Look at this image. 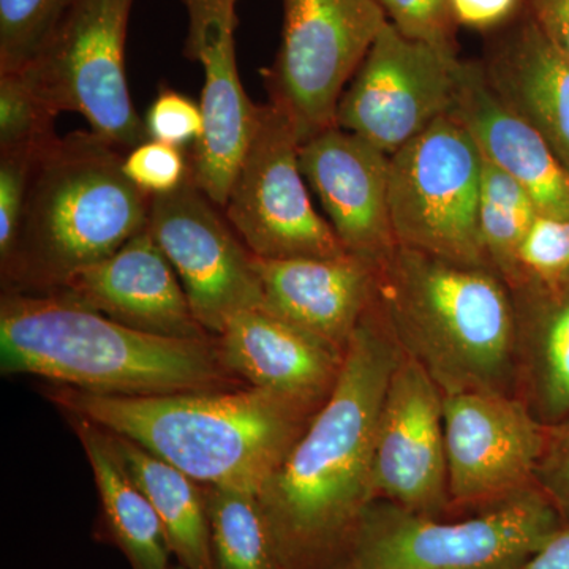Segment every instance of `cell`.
<instances>
[{
  "mask_svg": "<svg viewBox=\"0 0 569 569\" xmlns=\"http://www.w3.org/2000/svg\"><path fill=\"white\" fill-rule=\"evenodd\" d=\"M400 358L402 350L372 301L335 391L258 493L283 569L328 567L376 500L378 417Z\"/></svg>",
  "mask_w": 569,
  "mask_h": 569,
  "instance_id": "obj_1",
  "label": "cell"
},
{
  "mask_svg": "<svg viewBox=\"0 0 569 569\" xmlns=\"http://www.w3.org/2000/svg\"><path fill=\"white\" fill-rule=\"evenodd\" d=\"M0 369L102 396L238 388L217 340L151 335L61 293L3 291Z\"/></svg>",
  "mask_w": 569,
  "mask_h": 569,
  "instance_id": "obj_2",
  "label": "cell"
},
{
  "mask_svg": "<svg viewBox=\"0 0 569 569\" xmlns=\"http://www.w3.org/2000/svg\"><path fill=\"white\" fill-rule=\"evenodd\" d=\"M71 417L129 438L204 488L260 493L318 410L253 387L162 396L61 388Z\"/></svg>",
  "mask_w": 569,
  "mask_h": 569,
  "instance_id": "obj_3",
  "label": "cell"
},
{
  "mask_svg": "<svg viewBox=\"0 0 569 569\" xmlns=\"http://www.w3.org/2000/svg\"><path fill=\"white\" fill-rule=\"evenodd\" d=\"M373 305L445 396L516 395L515 302L492 268L396 246L377 266Z\"/></svg>",
  "mask_w": 569,
  "mask_h": 569,
  "instance_id": "obj_4",
  "label": "cell"
},
{
  "mask_svg": "<svg viewBox=\"0 0 569 569\" xmlns=\"http://www.w3.org/2000/svg\"><path fill=\"white\" fill-rule=\"evenodd\" d=\"M122 163L121 149L91 130L59 137L37 157L13 247L0 263L6 291L59 290L148 227L151 197Z\"/></svg>",
  "mask_w": 569,
  "mask_h": 569,
  "instance_id": "obj_5",
  "label": "cell"
},
{
  "mask_svg": "<svg viewBox=\"0 0 569 569\" xmlns=\"http://www.w3.org/2000/svg\"><path fill=\"white\" fill-rule=\"evenodd\" d=\"M563 526L538 486L460 520L376 498L325 569L522 568Z\"/></svg>",
  "mask_w": 569,
  "mask_h": 569,
  "instance_id": "obj_6",
  "label": "cell"
},
{
  "mask_svg": "<svg viewBox=\"0 0 569 569\" xmlns=\"http://www.w3.org/2000/svg\"><path fill=\"white\" fill-rule=\"evenodd\" d=\"M481 170L477 142L451 114L389 156V213L397 246L492 268L479 228Z\"/></svg>",
  "mask_w": 569,
  "mask_h": 569,
  "instance_id": "obj_7",
  "label": "cell"
},
{
  "mask_svg": "<svg viewBox=\"0 0 569 569\" xmlns=\"http://www.w3.org/2000/svg\"><path fill=\"white\" fill-rule=\"evenodd\" d=\"M133 0H71L39 54L21 69L56 111L77 112L121 151L148 140L126 77Z\"/></svg>",
  "mask_w": 569,
  "mask_h": 569,
  "instance_id": "obj_8",
  "label": "cell"
},
{
  "mask_svg": "<svg viewBox=\"0 0 569 569\" xmlns=\"http://www.w3.org/2000/svg\"><path fill=\"white\" fill-rule=\"evenodd\" d=\"M388 22L378 0H283L282 43L263 78L301 144L336 127L340 97Z\"/></svg>",
  "mask_w": 569,
  "mask_h": 569,
  "instance_id": "obj_9",
  "label": "cell"
},
{
  "mask_svg": "<svg viewBox=\"0 0 569 569\" xmlns=\"http://www.w3.org/2000/svg\"><path fill=\"white\" fill-rule=\"evenodd\" d=\"M299 142L290 122L271 104L247 149L230 197L227 220L260 258H342L350 254L310 200Z\"/></svg>",
  "mask_w": 569,
  "mask_h": 569,
  "instance_id": "obj_10",
  "label": "cell"
},
{
  "mask_svg": "<svg viewBox=\"0 0 569 569\" xmlns=\"http://www.w3.org/2000/svg\"><path fill=\"white\" fill-rule=\"evenodd\" d=\"M463 61L385 26L337 107L336 126L388 156L452 111Z\"/></svg>",
  "mask_w": 569,
  "mask_h": 569,
  "instance_id": "obj_11",
  "label": "cell"
},
{
  "mask_svg": "<svg viewBox=\"0 0 569 569\" xmlns=\"http://www.w3.org/2000/svg\"><path fill=\"white\" fill-rule=\"evenodd\" d=\"M148 230L209 335L219 336L238 313L263 307L253 253L192 174L174 192L151 197Z\"/></svg>",
  "mask_w": 569,
  "mask_h": 569,
  "instance_id": "obj_12",
  "label": "cell"
},
{
  "mask_svg": "<svg viewBox=\"0 0 569 569\" xmlns=\"http://www.w3.org/2000/svg\"><path fill=\"white\" fill-rule=\"evenodd\" d=\"M443 417L452 511L486 508L537 486L548 426L518 396H445Z\"/></svg>",
  "mask_w": 569,
  "mask_h": 569,
  "instance_id": "obj_13",
  "label": "cell"
},
{
  "mask_svg": "<svg viewBox=\"0 0 569 569\" xmlns=\"http://www.w3.org/2000/svg\"><path fill=\"white\" fill-rule=\"evenodd\" d=\"M443 400L436 381L402 353L381 403L373 449L376 497L429 518L452 511Z\"/></svg>",
  "mask_w": 569,
  "mask_h": 569,
  "instance_id": "obj_14",
  "label": "cell"
},
{
  "mask_svg": "<svg viewBox=\"0 0 569 569\" xmlns=\"http://www.w3.org/2000/svg\"><path fill=\"white\" fill-rule=\"evenodd\" d=\"M189 11L186 54L203 66L200 108L204 130L190 153L192 178L212 203L224 208L252 141L261 104L242 88L236 62V3L183 0Z\"/></svg>",
  "mask_w": 569,
  "mask_h": 569,
  "instance_id": "obj_15",
  "label": "cell"
},
{
  "mask_svg": "<svg viewBox=\"0 0 569 569\" xmlns=\"http://www.w3.org/2000/svg\"><path fill=\"white\" fill-rule=\"evenodd\" d=\"M299 167L347 252L380 264L397 246L388 153L336 126L302 142Z\"/></svg>",
  "mask_w": 569,
  "mask_h": 569,
  "instance_id": "obj_16",
  "label": "cell"
},
{
  "mask_svg": "<svg viewBox=\"0 0 569 569\" xmlns=\"http://www.w3.org/2000/svg\"><path fill=\"white\" fill-rule=\"evenodd\" d=\"M51 293L151 335L211 339L148 227L110 257L78 269Z\"/></svg>",
  "mask_w": 569,
  "mask_h": 569,
  "instance_id": "obj_17",
  "label": "cell"
},
{
  "mask_svg": "<svg viewBox=\"0 0 569 569\" xmlns=\"http://www.w3.org/2000/svg\"><path fill=\"white\" fill-rule=\"evenodd\" d=\"M254 269L263 309L347 355L356 329L373 301L377 266L342 258H260Z\"/></svg>",
  "mask_w": 569,
  "mask_h": 569,
  "instance_id": "obj_18",
  "label": "cell"
},
{
  "mask_svg": "<svg viewBox=\"0 0 569 569\" xmlns=\"http://www.w3.org/2000/svg\"><path fill=\"white\" fill-rule=\"evenodd\" d=\"M216 340L234 377L316 410L335 391L346 361V356L263 307L231 318Z\"/></svg>",
  "mask_w": 569,
  "mask_h": 569,
  "instance_id": "obj_19",
  "label": "cell"
},
{
  "mask_svg": "<svg viewBox=\"0 0 569 569\" xmlns=\"http://www.w3.org/2000/svg\"><path fill=\"white\" fill-rule=\"evenodd\" d=\"M479 151L530 194L539 216L569 219V174L548 142L498 99L485 67L463 62L452 111Z\"/></svg>",
  "mask_w": 569,
  "mask_h": 569,
  "instance_id": "obj_20",
  "label": "cell"
},
{
  "mask_svg": "<svg viewBox=\"0 0 569 569\" xmlns=\"http://www.w3.org/2000/svg\"><path fill=\"white\" fill-rule=\"evenodd\" d=\"M516 396L545 426L569 419V272L511 288Z\"/></svg>",
  "mask_w": 569,
  "mask_h": 569,
  "instance_id": "obj_21",
  "label": "cell"
},
{
  "mask_svg": "<svg viewBox=\"0 0 569 569\" xmlns=\"http://www.w3.org/2000/svg\"><path fill=\"white\" fill-rule=\"evenodd\" d=\"M490 88L548 142L569 174V61L530 17L485 67Z\"/></svg>",
  "mask_w": 569,
  "mask_h": 569,
  "instance_id": "obj_22",
  "label": "cell"
},
{
  "mask_svg": "<svg viewBox=\"0 0 569 569\" xmlns=\"http://www.w3.org/2000/svg\"><path fill=\"white\" fill-rule=\"evenodd\" d=\"M73 418L112 541L133 569H170V546L151 501L138 488L111 447L107 430L84 418Z\"/></svg>",
  "mask_w": 569,
  "mask_h": 569,
  "instance_id": "obj_23",
  "label": "cell"
},
{
  "mask_svg": "<svg viewBox=\"0 0 569 569\" xmlns=\"http://www.w3.org/2000/svg\"><path fill=\"white\" fill-rule=\"evenodd\" d=\"M107 433L123 468L156 509L179 565L213 569L204 486L129 438Z\"/></svg>",
  "mask_w": 569,
  "mask_h": 569,
  "instance_id": "obj_24",
  "label": "cell"
},
{
  "mask_svg": "<svg viewBox=\"0 0 569 569\" xmlns=\"http://www.w3.org/2000/svg\"><path fill=\"white\" fill-rule=\"evenodd\" d=\"M538 216L527 190L482 156L479 228L490 264L509 290L522 282L520 247Z\"/></svg>",
  "mask_w": 569,
  "mask_h": 569,
  "instance_id": "obj_25",
  "label": "cell"
},
{
  "mask_svg": "<svg viewBox=\"0 0 569 569\" xmlns=\"http://www.w3.org/2000/svg\"><path fill=\"white\" fill-rule=\"evenodd\" d=\"M204 489L213 569H283L257 493Z\"/></svg>",
  "mask_w": 569,
  "mask_h": 569,
  "instance_id": "obj_26",
  "label": "cell"
},
{
  "mask_svg": "<svg viewBox=\"0 0 569 569\" xmlns=\"http://www.w3.org/2000/svg\"><path fill=\"white\" fill-rule=\"evenodd\" d=\"M58 116L24 71L0 73V152H43L59 138Z\"/></svg>",
  "mask_w": 569,
  "mask_h": 569,
  "instance_id": "obj_27",
  "label": "cell"
},
{
  "mask_svg": "<svg viewBox=\"0 0 569 569\" xmlns=\"http://www.w3.org/2000/svg\"><path fill=\"white\" fill-rule=\"evenodd\" d=\"M71 0H0V73L24 69L39 54Z\"/></svg>",
  "mask_w": 569,
  "mask_h": 569,
  "instance_id": "obj_28",
  "label": "cell"
},
{
  "mask_svg": "<svg viewBox=\"0 0 569 569\" xmlns=\"http://www.w3.org/2000/svg\"><path fill=\"white\" fill-rule=\"evenodd\" d=\"M123 173L149 197L174 192L192 174L190 157L183 148L144 140L123 153Z\"/></svg>",
  "mask_w": 569,
  "mask_h": 569,
  "instance_id": "obj_29",
  "label": "cell"
},
{
  "mask_svg": "<svg viewBox=\"0 0 569 569\" xmlns=\"http://www.w3.org/2000/svg\"><path fill=\"white\" fill-rule=\"evenodd\" d=\"M378 3L389 22L407 39L456 52L458 22L452 14L451 0H378Z\"/></svg>",
  "mask_w": 569,
  "mask_h": 569,
  "instance_id": "obj_30",
  "label": "cell"
},
{
  "mask_svg": "<svg viewBox=\"0 0 569 569\" xmlns=\"http://www.w3.org/2000/svg\"><path fill=\"white\" fill-rule=\"evenodd\" d=\"M142 121L148 140L168 142L178 148L193 146L204 130L200 103L164 86L157 93Z\"/></svg>",
  "mask_w": 569,
  "mask_h": 569,
  "instance_id": "obj_31",
  "label": "cell"
},
{
  "mask_svg": "<svg viewBox=\"0 0 569 569\" xmlns=\"http://www.w3.org/2000/svg\"><path fill=\"white\" fill-rule=\"evenodd\" d=\"M522 280L553 279L569 272V219L538 216L520 247Z\"/></svg>",
  "mask_w": 569,
  "mask_h": 569,
  "instance_id": "obj_32",
  "label": "cell"
},
{
  "mask_svg": "<svg viewBox=\"0 0 569 569\" xmlns=\"http://www.w3.org/2000/svg\"><path fill=\"white\" fill-rule=\"evenodd\" d=\"M41 152H0V263L13 247L28 198L33 163Z\"/></svg>",
  "mask_w": 569,
  "mask_h": 569,
  "instance_id": "obj_33",
  "label": "cell"
},
{
  "mask_svg": "<svg viewBox=\"0 0 569 569\" xmlns=\"http://www.w3.org/2000/svg\"><path fill=\"white\" fill-rule=\"evenodd\" d=\"M537 486L559 512L565 526L569 523V419L548 426L545 449L539 458Z\"/></svg>",
  "mask_w": 569,
  "mask_h": 569,
  "instance_id": "obj_34",
  "label": "cell"
},
{
  "mask_svg": "<svg viewBox=\"0 0 569 569\" xmlns=\"http://www.w3.org/2000/svg\"><path fill=\"white\" fill-rule=\"evenodd\" d=\"M519 0H451V10L458 24L473 29H489L508 20Z\"/></svg>",
  "mask_w": 569,
  "mask_h": 569,
  "instance_id": "obj_35",
  "label": "cell"
},
{
  "mask_svg": "<svg viewBox=\"0 0 569 569\" xmlns=\"http://www.w3.org/2000/svg\"><path fill=\"white\" fill-rule=\"evenodd\" d=\"M531 17L569 61V0H530Z\"/></svg>",
  "mask_w": 569,
  "mask_h": 569,
  "instance_id": "obj_36",
  "label": "cell"
},
{
  "mask_svg": "<svg viewBox=\"0 0 569 569\" xmlns=\"http://www.w3.org/2000/svg\"><path fill=\"white\" fill-rule=\"evenodd\" d=\"M523 569H569V523L535 553Z\"/></svg>",
  "mask_w": 569,
  "mask_h": 569,
  "instance_id": "obj_37",
  "label": "cell"
},
{
  "mask_svg": "<svg viewBox=\"0 0 569 569\" xmlns=\"http://www.w3.org/2000/svg\"><path fill=\"white\" fill-rule=\"evenodd\" d=\"M173 569H187L186 567H182V565H179V567H176Z\"/></svg>",
  "mask_w": 569,
  "mask_h": 569,
  "instance_id": "obj_38",
  "label": "cell"
},
{
  "mask_svg": "<svg viewBox=\"0 0 569 569\" xmlns=\"http://www.w3.org/2000/svg\"><path fill=\"white\" fill-rule=\"evenodd\" d=\"M228 2L236 3L238 0H228Z\"/></svg>",
  "mask_w": 569,
  "mask_h": 569,
  "instance_id": "obj_39",
  "label": "cell"
},
{
  "mask_svg": "<svg viewBox=\"0 0 569 569\" xmlns=\"http://www.w3.org/2000/svg\"><path fill=\"white\" fill-rule=\"evenodd\" d=\"M512 569H523V567L522 568H512Z\"/></svg>",
  "mask_w": 569,
  "mask_h": 569,
  "instance_id": "obj_40",
  "label": "cell"
}]
</instances>
